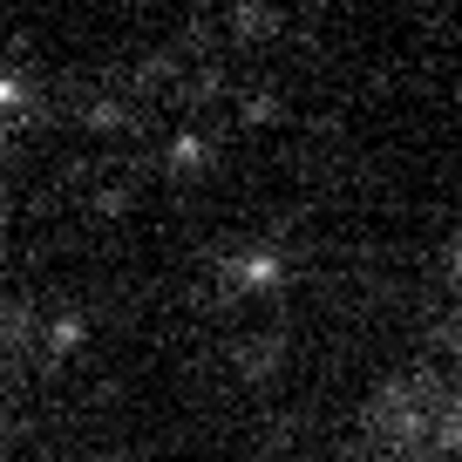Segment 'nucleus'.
Here are the masks:
<instances>
[]
</instances>
